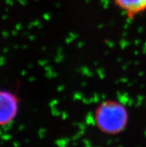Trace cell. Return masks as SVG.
I'll return each mask as SVG.
<instances>
[{
    "label": "cell",
    "mask_w": 146,
    "mask_h": 147,
    "mask_svg": "<svg viewBox=\"0 0 146 147\" xmlns=\"http://www.w3.org/2000/svg\"><path fill=\"white\" fill-rule=\"evenodd\" d=\"M20 99L9 90L0 89V126L13 121L20 108Z\"/></svg>",
    "instance_id": "7a4b0ae2"
},
{
    "label": "cell",
    "mask_w": 146,
    "mask_h": 147,
    "mask_svg": "<svg viewBox=\"0 0 146 147\" xmlns=\"http://www.w3.org/2000/svg\"><path fill=\"white\" fill-rule=\"evenodd\" d=\"M114 5L130 20L146 11V0H112Z\"/></svg>",
    "instance_id": "3957f363"
},
{
    "label": "cell",
    "mask_w": 146,
    "mask_h": 147,
    "mask_svg": "<svg viewBox=\"0 0 146 147\" xmlns=\"http://www.w3.org/2000/svg\"><path fill=\"white\" fill-rule=\"evenodd\" d=\"M96 125L102 132L117 134L128 125L129 113L123 103L115 99H107L98 105L93 114Z\"/></svg>",
    "instance_id": "6da1fadb"
}]
</instances>
